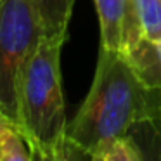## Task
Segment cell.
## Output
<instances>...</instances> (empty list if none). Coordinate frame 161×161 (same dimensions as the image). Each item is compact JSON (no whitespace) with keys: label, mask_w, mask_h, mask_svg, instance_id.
I'll return each instance as SVG.
<instances>
[{"label":"cell","mask_w":161,"mask_h":161,"mask_svg":"<svg viewBox=\"0 0 161 161\" xmlns=\"http://www.w3.org/2000/svg\"><path fill=\"white\" fill-rule=\"evenodd\" d=\"M43 26L45 38L68 40V26L76 0H30Z\"/></svg>","instance_id":"obj_5"},{"label":"cell","mask_w":161,"mask_h":161,"mask_svg":"<svg viewBox=\"0 0 161 161\" xmlns=\"http://www.w3.org/2000/svg\"><path fill=\"white\" fill-rule=\"evenodd\" d=\"M101 30V47L128 56L144 40L133 0H94Z\"/></svg>","instance_id":"obj_4"},{"label":"cell","mask_w":161,"mask_h":161,"mask_svg":"<svg viewBox=\"0 0 161 161\" xmlns=\"http://www.w3.org/2000/svg\"><path fill=\"white\" fill-rule=\"evenodd\" d=\"M144 35L149 40L161 42V0H133Z\"/></svg>","instance_id":"obj_8"},{"label":"cell","mask_w":161,"mask_h":161,"mask_svg":"<svg viewBox=\"0 0 161 161\" xmlns=\"http://www.w3.org/2000/svg\"><path fill=\"white\" fill-rule=\"evenodd\" d=\"M90 159L95 161H142L146 159V154L142 153V147L135 142L132 133L123 137H116L108 140L106 144L99 146L90 154Z\"/></svg>","instance_id":"obj_7"},{"label":"cell","mask_w":161,"mask_h":161,"mask_svg":"<svg viewBox=\"0 0 161 161\" xmlns=\"http://www.w3.org/2000/svg\"><path fill=\"white\" fill-rule=\"evenodd\" d=\"M146 123L161 125V90L149 87L121 52L101 47L90 90L68 123V142L78 158L90 159L99 146Z\"/></svg>","instance_id":"obj_1"},{"label":"cell","mask_w":161,"mask_h":161,"mask_svg":"<svg viewBox=\"0 0 161 161\" xmlns=\"http://www.w3.org/2000/svg\"><path fill=\"white\" fill-rule=\"evenodd\" d=\"M64 38H43L28 59L19 87V125L30 144L33 161L78 158L68 142L61 54Z\"/></svg>","instance_id":"obj_2"},{"label":"cell","mask_w":161,"mask_h":161,"mask_svg":"<svg viewBox=\"0 0 161 161\" xmlns=\"http://www.w3.org/2000/svg\"><path fill=\"white\" fill-rule=\"evenodd\" d=\"M159 52H161V42H159Z\"/></svg>","instance_id":"obj_9"},{"label":"cell","mask_w":161,"mask_h":161,"mask_svg":"<svg viewBox=\"0 0 161 161\" xmlns=\"http://www.w3.org/2000/svg\"><path fill=\"white\" fill-rule=\"evenodd\" d=\"M0 161H33L21 125L0 111Z\"/></svg>","instance_id":"obj_6"},{"label":"cell","mask_w":161,"mask_h":161,"mask_svg":"<svg viewBox=\"0 0 161 161\" xmlns=\"http://www.w3.org/2000/svg\"><path fill=\"white\" fill-rule=\"evenodd\" d=\"M43 38V26L30 0H0V111L18 123L21 78Z\"/></svg>","instance_id":"obj_3"}]
</instances>
